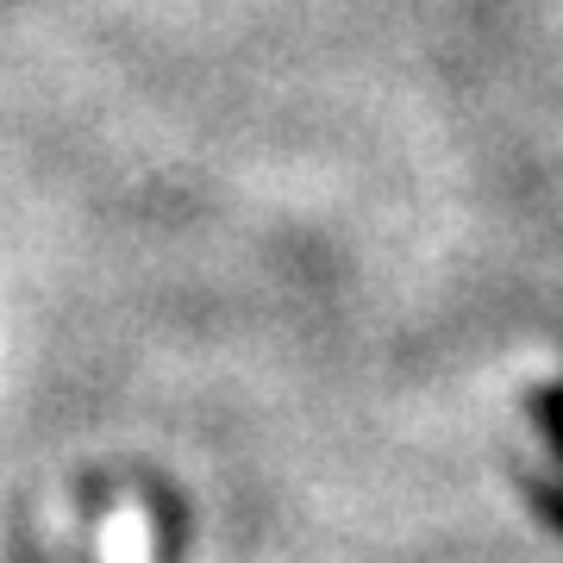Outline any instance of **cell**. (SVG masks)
Instances as JSON below:
<instances>
[{"label":"cell","mask_w":563,"mask_h":563,"mask_svg":"<svg viewBox=\"0 0 563 563\" xmlns=\"http://www.w3.org/2000/svg\"><path fill=\"white\" fill-rule=\"evenodd\" d=\"M139 507L151 532V563H188V501L157 470H139Z\"/></svg>","instance_id":"cell-1"},{"label":"cell","mask_w":563,"mask_h":563,"mask_svg":"<svg viewBox=\"0 0 563 563\" xmlns=\"http://www.w3.org/2000/svg\"><path fill=\"white\" fill-rule=\"evenodd\" d=\"M101 495H107V476H81V488H76V501H81V532H76V544H69V563H101V551H95Z\"/></svg>","instance_id":"cell-2"}]
</instances>
